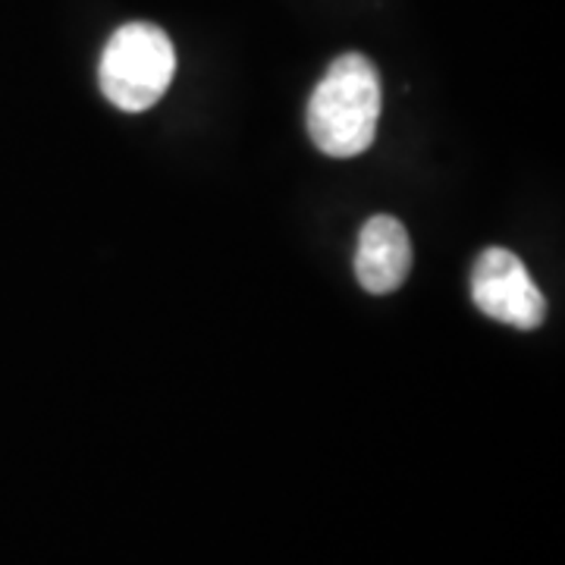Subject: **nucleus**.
<instances>
[{
  "label": "nucleus",
  "mask_w": 565,
  "mask_h": 565,
  "mask_svg": "<svg viewBox=\"0 0 565 565\" xmlns=\"http://www.w3.org/2000/svg\"><path fill=\"white\" fill-rule=\"evenodd\" d=\"M381 76L364 54H343L330 63L308 102V136L327 158L364 154L381 122Z\"/></svg>",
  "instance_id": "f257e3e1"
},
{
  "label": "nucleus",
  "mask_w": 565,
  "mask_h": 565,
  "mask_svg": "<svg viewBox=\"0 0 565 565\" xmlns=\"http://www.w3.org/2000/svg\"><path fill=\"white\" fill-rule=\"evenodd\" d=\"M471 299L487 318L515 330H537L546 318L544 292L509 248H487L478 255L471 270Z\"/></svg>",
  "instance_id": "7ed1b4c3"
},
{
  "label": "nucleus",
  "mask_w": 565,
  "mask_h": 565,
  "mask_svg": "<svg viewBox=\"0 0 565 565\" xmlns=\"http://www.w3.org/2000/svg\"><path fill=\"white\" fill-rule=\"evenodd\" d=\"M412 270V243L396 217L377 214L362 226L355 252V277L367 292L386 296L396 292Z\"/></svg>",
  "instance_id": "20e7f679"
},
{
  "label": "nucleus",
  "mask_w": 565,
  "mask_h": 565,
  "mask_svg": "<svg viewBox=\"0 0 565 565\" xmlns=\"http://www.w3.org/2000/svg\"><path fill=\"white\" fill-rule=\"evenodd\" d=\"M177 76V51L161 25L126 22L104 44L98 82L107 102L141 114L161 102Z\"/></svg>",
  "instance_id": "f03ea898"
}]
</instances>
